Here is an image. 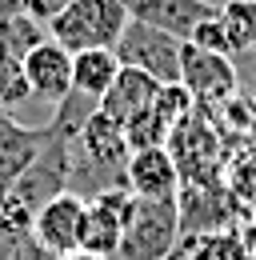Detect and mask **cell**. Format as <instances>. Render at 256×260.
<instances>
[{"instance_id":"cell-1","label":"cell","mask_w":256,"mask_h":260,"mask_svg":"<svg viewBox=\"0 0 256 260\" xmlns=\"http://www.w3.org/2000/svg\"><path fill=\"white\" fill-rule=\"evenodd\" d=\"M128 148L124 128L108 120L100 108L68 144V192L92 200L112 188H128Z\"/></svg>"},{"instance_id":"cell-2","label":"cell","mask_w":256,"mask_h":260,"mask_svg":"<svg viewBox=\"0 0 256 260\" xmlns=\"http://www.w3.org/2000/svg\"><path fill=\"white\" fill-rule=\"evenodd\" d=\"M180 240V208L176 200L132 196L124 220V236L112 260H168Z\"/></svg>"},{"instance_id":"cell-3","label":"cell","mask_w":256,"mask_h":260,"mask_svg":"<svg viewBox=\"0 0 256 260\" xmlns=\"http://www.w3.org/2000/svg\"><path fill=\"white\" fill-rule=\"evenodd\" d=\"M124 24H128L124 0H72L60 16L48 24V36L56 44H64L68 52L116 48Z\"/></svg>"},{"instance_id":"cell-4","label":"cell","mask_w":256,"mask_h":260,"mask_svg":"<svg viewBox=\"0 0 256 260\" xmlns=\"http://www.w3.org/2000/svg\"><path fill=\"white\" fill-rule=\"evenodd\" d=\"M116 60L124 68H140L148 72L156 84H180V56H184V40L160 32L144 20H132L128 16L124 32L116 40Z\"/></svg>"},{"instance_id":"cell-5","label":"cell","mask_w":256,"mask_h":260,"mask_svg":"<svg viewBox=\"0 0 256 260\" xmlns=\"http://www.w3.org/2000/svg\"><path fill=\"white\" fill-rule=\"evenodd\" d=\"M180 84L192 92L196 104H228L236 100L240 88V76L232 56L224 52H204L196 44H184V56H180Z\"/></svg>"},{"instance_id":"cell-6","label":"cell","mask_w":256,"mask_h":260,"mask_svg":"<svg viewBox=\"0 0 256 260\" xmlns=\"http://www.w3.org/2000/svg\"><path fill=\"white\" fill-rule=\"evenodd\" d=\"M128 208H132V192L128 188H112V192H100L84 204V228H80V252H92V256L112 260L120 248V236H124V220Z\"/></svg>"},{"instance_id":"cell-7","label":"cell","mask_w":256,"mask_h":260,"mask_svg":"<svg viewBox=\"0 0 256 260\" xmlns=\"http://www.w3.org/2000/svg\"><path fill=\"white\" fill-rule=\"evenodd\" d=\"M84 196L76 192H60L52 196L36 220H32V236L52 252V256H68V252H80V228H84Z\"/></svg>"},{"instance_id":"cell-8","label":"cell","mask_w":256,"mask_h":260,"mask_svg":"<svg viewBox=\"0 0 256 260\" xmlns=\"http://www.w3.org/2000/svg\"><path fill=\"white\" fill-rule=\"evenodd\" d=\"M24 80L32 88V100H44L56 108L72 92V52L48 36L44 44H36L24 56Z\"/></svg>"},{"instance_id":"cell-9","label":"cell","mask_w":256,"mask_h":260,"mask_svg":"<svg viewBox=\"0 0 256 260\" xmlns=\"http://www.w3.org/2000/svg\"><path fill=\"white\" fill-rule=\"evenodd\" d=\"M180 168L168 148H136L128 156V192L148 200H176L180 196Z\"/></svg>"},{"instance_id":"cell-10","label":"cell","mask_w":256,"mask_h":260,"mask_svg":"<svg viewBox=\"0 0 256 260\" xmlns=\"http://www.w3.org/2000/svg\"><path fill=\"white\" fill-rule=\"evenodd\" d=\"M124 8L132 20H144L184 44H188L192 28L216 12V4H208V0H124Z\"/></svg>"},{"instance_id":"cell-11","label":"cell","mask_w":256,"mask_h":260,"mask_svg":"<svg viewBox=\"0 0 256 260\" xmlns=\"http://www.w3.org/2000/svg\"><path fill=\"white\" fill-rule=\"evenodd\" d=\"M44 144V128H28L12 120V112H0V196L12 192V184L24 176Z\"/></svg>"},{"instance_id":"cell-12","label":"cell","mask_w":256,"mask_h":260,"mask_svg":"<svg viewBox=\"0 0 256 260\" xmlns=\"http://www.w3.org/2000/svg\"><path fill=\"white\" fill-rule=\"evenodd\" d=\"M156 92H160V84L148 76V72H140V68H124V64H120L116 80H112V88L100 96V112L124 128V124L136 116V112H144V108L156 100Z\"/></svg>"},{"instance_id":"cell-13","label":"cell","mask_w":256,"mask_h":260,"mask_svg":"<svg viewBox=\"0 0 256 260\" xmlns=\"http://www.w3.org/2000/svg\"><path fill=\"white\" fill-rule=\"evenodd\" d=\"M116 72H120V60H116L112 48H84V52H72V92L100 100L108 88H112Z\"/></svg>"},{"instance_id":"cell-14","label":"cell","mask_w":256,"mask_h":260,"mask_svg":"<svg viewBox=\"0 0 256 260\" xmlns=\"http://www.w3.org/2000/svg\"><path fill=\"white\" fill-rule=\"evenodd\" d=\"M216 16H220L224 36L232 44V56L256 52V0H224Z\"/></svg>"},{"instance_id":"cell-15","label":"cell","mask_w":256,"mask_h":260,"mask_svg":"<svg viewBox=\"0 0 256 260\" xmlns=\"http://www.w3.org/2000/svg\"><path fill=\"white\" fill-rule=\"evenodd\" d=\"M48 40V24H40V20H32L28 12H20V16H12V20H0V48H8L12 56H28L36 44H44Z\"/></svg>"},{"instance_id":"cell-16","label":"cell","mask_w":256,"mask_h":260,"mask_svg":"<svg viewBox=\"0 0 256 260\" xmlns=\"http://www.w3.org/2000/svg\"><path fill=\"white\" fill-rule=\"evenodd\" d=\"M24 100H32V88L24 80V60L0 48V112H12Z\"/></svg>"},{"instance_id":"cell-17","label":"cell","mask_w":256,"mask_h":260,"mask_svg":"<svg viewBox=\"0 0 256 260\" xmlns=\"http://www.w3.org/2000/svg\"><path fill=\"white\" fill-rule=\"evenodd\" d=\"M188 44L204 48V52H224V56H232V44H228V36H224V24H220V16H216V12L192 28Z\"/></svg>"},{"instance_id":"cell-18","label":"cell","mask_w":256,"mask_h":260,"mask_svg":"<svg viewBox=\"0 0 256 260\" xmlns=\"http://www.w3.org/2000/svg\"><path fill=\"white\" fill-rule=\"evenodd\" d=\"M68 4L72 0H24V12H28L32 20H40V24H52Z\"/></svg>"},{"instance_id":"cell-19","label":"cell","mask_w":256,"mask_h":260,"mask_svg":"<svg viewBox=\"0 0 256 260\" xmlns=\"http://www.w3.org/2000/svg\"><path fill=\"white\" fill-rule=\"evenodd\" d=\"M12 260H56V256H52L36 236H28V240H20V248H16V256H12Z\"/></svg>"},{"instance_id":"cell-20","label":"cell","mask_w":256,"mask_h":260,"mask_svg":"<svg viewBox=\"0 0 256 260\" xmlns=\"http://www.w3.org/2000/svg\"><path fill=\"white\" fill-rule=\"evenodd\" d=\"M16 248H20V240H12V236L0 228V260H12V256H16Z\"/></svg>"},{"instance_id":"cell-21","label":"cell","mask_w":256,"mask_h":260,"mask_svg":"<svg viewBox=\"0 0 256 260\" xmlns=\"http://www.w3.org/2000/svg\"><path fill=\"white\" fill-rule=\"evenodd\" d=\"M24 12V0H0V20H12Z\"/></svg>"},{"instance_id":"cell-22","label":"cell","mask_w":256,"mask_h":260,"mask_svg":"<svg viewBox=\"0 0 256 260\" xmlns=\"http://www.w3.org/2000/svg\"><path fill=\"white\" fill-rule=\"evenodd\" d=\"M56 260H104V256H92V252H68V256H56Z\"/></svg>"}]
</instances>
